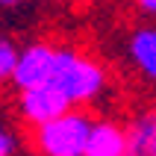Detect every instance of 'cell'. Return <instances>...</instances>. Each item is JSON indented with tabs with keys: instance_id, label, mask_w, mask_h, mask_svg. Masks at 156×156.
<instances>
[{
	"instance_id": "6da1fadb",
	"label": "cell",
	"mask_w": 156,
	"mask_h": 156,
	"mask_svg": "<svg viewBox=\"0 0 156 156\" xmlns=\"http://www.w3.org/2000/svg\"><path fill=\"white\" fill-rule=\"evenodd\" d=\"M53 86L71 100L74 109L100 103L109 94V71L91 53L62 44L56 47V68H53Z\"/></svg>"
},
{
	"instance_id": "3957f363",
	"label": "cell",
	"mask_w": 156,
	"mask_h": 156,
	"mask_svg": "<svg viewBox=\"0 0 156 156\" xmlns=\"http://www.w3.org/2000/svg\"><path fill=\"white\" fill-rule=\"evenodd\" d=\"M18 118L27 124V127H38V124L50 121V118H59L65 115L71 106V100L62 94L53 83H44V86H35V88H24L18 91Z\"/></svg>"
},
{
	"instance_id": "ba28073f",
	"label": "cell",
	"mask_w": 156,
	"mask_h": 156,
	"mask_svg": "<svg viewBox=\"0 0 156 156\" xmlns=\"http://www.w3.org/2000/svg\"><path fill=\"white\" fill-rule=\"evenodd\" d=\"M24 153V136L6 115H0V156H21Z\"/></svg>"
},
{
	"instance_id": "5b68a950",
	"label": "cell",
	"mask_w": 156,
	"mask_h": 156,
	"mask_svg": "<svg viewBox=\"0 0 156 156\" xmlns=\"http://www.w3.org/2000/svg\"><path fill=\"white\" fill-rule=\"evenodd\" d=\"M124 56L147 86H156V21L136 24L124 35Z\"/></svg>"
},
{
	"instance_id": "30bf717a",
	"label": "cell",
	"mask_w": 156,
	"mask_h": 156,
	"mask_svg": "<svg viewBox=\"0 0 156 156\" xmlns=\"http://www.w3.org/2000/svg\"><path fill=\"white\" fill-rule=\"evenodd\" d=\"M133 3H136V9H139L144 18L156 21V0H133Z\"/></svg>"
},
{
	"instance_id": "8992f818",
	"label": "cell",
	"mask_w": 156,
	"mask_h": 156,
	"mask_svg": "<svg viewBox=\"0 0 156 156\" xmlns=\"http://www.w3.org/2000/svg\"><path fill=\"white\" fill-rule=\"evenodd\" d=\"M127 156H156V103L133 112L124 121Z\"/></svg>"
},
{
	"instance_id": "9c48e42d",
	"label": "cell",
	"mask_w": 156,
	"mask_h": 156,
	"mask_svg": "<svg viewBox=\"0 0 156 156\" xmlns=\"http://www.w3.org/2000/svg\"><path fill=\"white\" fill-rule=\"evenodd\" d=\"M18 56H21V47H18L12 38L0 35V83H12V74H15Z\"/></svg>"
},
{
	"instance_id": "52a82bcc",
	"label": "cell",
	"mask_w": 156,
	"mask_h": 156,
	"mask_svg": "<svg viewBox=\"0 0 156 156\" xmlns=\"http://www.w3.org/2000/svg\"><path fill=\"white\" fill-rule=\"evenodd\" d=\"M83 156H127V130L115 118H94Z\"/></svg>"
},
{
	"instance_id": "277c9868",
	"label": "cell",
	"mask_w": 156,
	"mask_h": 156,
	"mask_svg": "<svg viewBox=\"0 0 156 156\" xmlns=\"http://www.w3.org/2000/svg\"><path fill=\"white\" fill-rule=\"evenodd\" d=\"M53 68H56V44L50 41H33L21 47L15 74H12V86L18 91L24 88H35L53 80Z\"/></svg>"
},
{
	"instance_id": "8fae6325",
	"label": "cell",
	"mask_w": 156,
	"mask_h": 156,
	"mask_svg": "<svg viewBox=\"0 0 156 156\" xmlns=\"http://www.w3.org/2000/svg\"><path fill=\"white\" fill-rule=\"evenodd\" d=\"M27 0H0V9H18V6H24Z\"/></svg>"
},
{
	"instance_id": "7a4b0ae2",
	"label": "cell",
	"mask_w": 156,
	"mask_h": 156,
	"mask_svg": "<svg viewBox=\"0 0 156 156\" xmlns=\"http://www.w3.org/2000/svg\"><path fill=\"white\" fill-rule=\"evenodd\" d=\"M94 118L86 109H68L59 118L30 127V147L35 156H83Z\"/></svg>"
}]
</instances>
